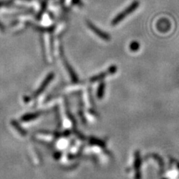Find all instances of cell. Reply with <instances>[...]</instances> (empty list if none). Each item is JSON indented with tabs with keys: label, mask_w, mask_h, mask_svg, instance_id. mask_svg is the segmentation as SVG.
I'll return each instance as SVG.
<instances>
[{
	"label": "cell",
	"mask_w": 179,
	"mask_h": 179,
	"mask_svg": "<svg viewBox=\"0 0 179 179\" xmlns=\"http://www.w3.org/2000/svg\"><path fill=\"white\" fill-rule=\"evenodd\" d=\"M87 25L88 28H89L93 32V33H95L96 34L98 37H101V38L103 40H108L110 39V36L108 35V34H106L105 32H102V30L99 29L98 27L94 26L91 22L87 21Z\"/></svg>",
	"instance_id": "cell-2"
},
{
	"label": "cell",
	"mask_w": 179,
	"mask_h": 179,
	"mask_svg": "<svg viewBox=\"0 0 179 179\" xmlns=\"http://www.w3.org/2000/svg\"><path fill=\"white\" fill-rule=\"evenodd\" d=\"M139 5H140V2L139 1H134L131 3L127 8H126L125 10L122 11L120 14H119L118 15L116 16V17L113 19L111 22L112 26H117V24H119L120 22H122L126 17H128V15H130L131 14H132L137 8H138Z\"/></svg>",
	"instance_id": "cell-1"
}]
</instances>
